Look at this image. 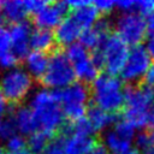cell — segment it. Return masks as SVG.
Here are the masks:
<instances>
[{"instance_id":"40","label":"cell","mask_w":154,"mask_h":154,"mask_svg":"<svg viewBox=\"0 0 154 154\" xmlns=\"http://www.w3.org/2000/svg\"><path fill=\"white\" fill-rule=\"evenodd\" d=\"M142 154H154V146H152V147L144 149V150L142 152Z\"/></svg>"},{"instance_id":"10","label":"cell","mask_w":154,"mask_h":154,"mask_svg":"<svg viewBox=\"0 0 154 154\" xmlns=\"http://www.w3.org/2000/svg\"><path fill=\"white\" fill-rule=\"evenodd\" d=\"M135 126L124 117L117 118L112 129L105 131L103 146L109 153L120 154L131 149V142L135 140Z\"/></svg>"},{"instance_id":"33","label":"cell","mask_w":154,"mask_h":154,"mask_svg":"<svg viewBox=\"0 0 154 154\" xmlns=\"http://www.w3.org/2000/svg\"><path fill=\"white\" fill-rule=\"evenodd\" d=\"M116 7L120 12H123V13L136 12V1H132V0H120V1H117Z\"/></svg>"},{"instance_id":"36","label":"cell","mask_w":154,"mask_h":154,"mask_svg":"<svg viewBox=\"0 0 154 154\" xmlns=\"http://www.w3.org/2000/svg\"><path fill=\"white\" fill-rule=\"evenodd\" d=\"M147 28H148V34L150 35V37H154V12L148 16Z\"/></svg>"},{"instance_id":"37","label":"cell","mask_w":154,"mask_h":154,"mask_svg":"<svg viewBox=\"0 0 154 154\" xmlns=\"http://www.w3.org/2000/svg\"><path fill=\"white\" fill-rule=\"evenodd\" d=\"M146 83L152 85V87H154V64L152 65L150 70L148 71V73L146 76Z\"/></svg>"},{"instance_id":"20","label":"cell","mask_w":154,"mask_h":154,"mask_svg":"<svg viewBox=\"0 0 154 154\" xmlns=\"http://www.w3.org/2000/svg\"><path fill=\"white\" fill-rule=\"evenodd\" d=\"M99 11L95 8L93 2H88L84 6L72 10L71 17L77 22V24L82 28V30H88L93 28L99 20Z\"/></svg>"},{"instance_id":"14","label":"cell","mask_w":154,"mask_h":154,"mask_svg":"<svg viewBox=\"0 0 154 154\" xmlns=\"http://www.w3.org/2000/svg\"><path fill=\"white\" fill-rule=\"evenodd\" d=\"M109 30H111L109 20L107 18H101L93 28L84 30L82 32L79 41L88 51H93V52L99 51L107 40V37L111 35Z\"/></svg>"},{"instance_id":"24","label":"cell","mask_w":154,"mask_h":154,"mask_svg":"<svg viewBox=\"0 0 154 154\" xmlns=\"http://www.w3.org/2000/svg\"><path fill=\"white\" fill-rule=\"evenodd\" d=\"M69 60L72 63V65H76L83 60H85L87 58L90 57L91 53H89V51L79 42V43H73L69 47H66V51H65Z\"/></svg>"},{"instance_id":"26","label":"cell","mask_w":154,"mask_h":154,"mask_svg":"<svg viewBox=\"0 0 154 154\" xmlns=\"http://www.w3.org/2000/svg\"><path fill=\"white\" fill-rule=\"evenodd\" d=\"M43 154H65L64 136L60 134V135H55L54 137H52Z\"/></svg>"},{"instance_id":"42","label":"cell","mask_w":154,"mask_h":154,"mask_svg":"<svg viewBox=\"0 0 154 154\" xmlns=\"http://www.w3.org/2000/svg\"><path fill=\"white\" fill-rule=\"evenodd\" d=\"M4 120H5V118H4V116H2V114H0V132H1V128H2V124H4Z\"/></svg>"},{"instance_id":"41","label":"cell","mask_w":154,"mask_h":154,"mask_svg":"<svg viewBox=\"0 0 154 154\" xmlns=\"http://www.w3.org/2000/svg\"><path fill=\"white\" fill-rule=\"evenodd\" d=\"M8 154H34V153H31L30 150L24 149V150H20V152H13V153H8Z\"/></svg>"},{"instance_id":"5","label":"cell","mask_w":154,"mask_h":154,"mask_svg":"<svg viewBox=\"0 0 154 154\" xmlns=\"http://www.w3.org/2000/svg\"><path fill=\"white\" fill-rule=\"evenodd\" d=\"M57 95L64 116L70 120V123L81 120L87 116V105L90 96V89L87 84L75 82L61 90H57Z\"/></svg>"},{"instance_id":"29","label":"cell","mask_w":154,"mask_h":154,"mask_svg":"<svg viewBox=\"0 0 154 154\" xmlns=\"http://www.w3.org/2000/svg\"><path fill=\"white\" fill-rule=\"evenodd\" d=\"M25 146H26V141H25L24 136L23 135H19V134L12 136L11 138H8L6 141V148L8 149L10 153L24 150L25 149Z\"/></svg>"},{"instance_id":"4","label":"cell","mask_w":154,"mask_h":154,"mask_svg":"<svg viewBox=\"0 0 154 154\" xmlns=\"http://www.w3.org/2000/svg\"><path fill=\"white\" fill-rule=\"evenodd\" d=\"M76 72L65 52L57 48L49 55V64L40 83L46 89L61 90L75 83Z\"/></svg>"},{"instance_id":"7","label":"cell","mask_w":154,"mask_h":154,"mask_svg":"<svg viewBox=\"0 0 154 154\" xmlns=\"http://www.w3.org/2000/svg\"><path fill=\"white\" fill-rule=\"evenodd\" d=\"M103 59V69L107 73L116 76L120 73L129 57V47L128 43L124 42L117 34H111L102 47L100 48Z\"/></svg>"},{"instance_id":"31","label":"cell","mask_w":154,"mask_h":154,"mask_svg":"<svg viewBox=\"0 0 154 154\" xmlns=\"http://www.w3.org/2000/svg\"><path fill=\"white\" fill-rule=\"evenodd\" d=\"M136 12L142 16H149L154 12V0L136 1Z\"/></svg>"},{"instance_id":"23","label":"cell","mask_w":154,"mask_h":154,"mask_svg":"<svg viewBox=\"0 0 154 154\" xmlns=\"http://www.w3.org/2000/svg\"><path fill=\"white\" fill-rule=\"evenodd\" d=\"M51 141V136L45 134L43 131H35L31 134L26 141V146L29 147V150L34 154H43L46 147L48 146Z\"/></svg>"},{"instance_id":"35","label":"cell","mask_w":154,"mask_h":154,"mask_svg":"<svg viewBox=\"0 0 154 154\" xmlns=\"http://www.w3.org/2000/svg\"><path fill=\"white\" fill-rule=\"evenodd\" d=\"M87 154H109V152H108V149H107L103 144L96 143V144L94 146V148H93L89 153H87Z\"/></svg>"},{"instance_id":"13","label":"cell","mask_w":154,"mask_h":154,"mask_svg":"<svg viewBox=\"0 0 154 154\" xmlns=\"http://www.w3.org/2000/svg\"><path fill=\"white\" fill-rule=\"evenodd\" d=\"M61 135L64 136L65 154H87L96 144L93 135L71 131L66 125L61 130Z\"/></svg>"},{"instance_id":"28","label":"cell","mask_w":154,"mask_h":154,"mask_svg":"<svg viewBox=\"0 0 154 154\" xmlns=\"http://www.w3.org/2000/svg\"><path fill=\"white\" fill-rule=\"evenodd\" d=\"M17 134H18V130L16 128V124H14V120H13L12 116L10 114L4 120V124H2V128H1V132H0V137L4 138L5 141H7L8 138H11L12 136H14Z\"/></svg>"},{"instance_id":"15","label":"cell","mask_w":154,"mask_h":154,"mask_svg":"<svg viewBox=\"0 0 154 154\" xmlns=\"http://www.w3.org/2000/svg\"><path fill=\"white\" fill-rule=\"evenodd\" d=\"M83 30L82 28L77 24V22L71 17H66L57 28H55V41L57 43H59L60 46H71L73 43H76V41L78 38H81Z\"/></svg>"},{"instance_id":"3","label":"cell","mask_w":154,"mask_h":154,"mask_svg":"<svg viewBox=\"0 0 154 154\" xmlns=\"http://www.w3.org/2000/svg\"><path fill=\"white\" fill-rule=\"evenodd\" d=\"M90 96L94 106L112 114L125 106V88L117 76L109 73L99 75L91 83Z\"/></svg>"},{"instance_id":"8","label":"cell","mask_w":154,"mask_h":154,"mask_svg":"<svg viewBox=\"0 0 154 154\" xmlns=\"http://www.w3.org/2000/svg\"><path fill=\"white\" fill-rule=\"evenodd\" d=\"M152 67V57L147 52L146 47L136 46L131 48L128 60L120 72L122 79L130 85L142 83V79L147 76Z\"/></svg>"},{"instance_id":"43","label":"cell","mask_w":154,"mask_h":154,"mask_svg":"<svg viewBox=\"0 0 154 154\" xmlns=\"http://www.w3.org/2000/svg\"><path fill=\"white\" fill-rule=\"evenodd\" d=\"M0 154H5V150H4V148H2L1 144H0Z\"/></svg>"},{"instance_id":"39","label":"cell","mask_w":154,"mask_h":154,"mask_svg":"<svg viewBox=\"0 0 154 154\" xmlns=\"http://www.w3.org/2000/svg\"><path fill=\"white\" fill-rule=\"evenodd\" d=\"M120 154H140V152L136 148H131V149H129V150H126L124 153H120Z\"/></svg>"},{"instance_id":"21","label":"cell","mask_w":154,"mask_h":154,"mask_svg":"<svg viewBox=\"0 0 154 154\" xmlns=\"http://www.w3.org/2000/svg\"><path fill=\"white\" fill-rule=\"evenodd\" d=\"M55 36L51 30L46 29H36L32 31L30 46L36 52H53L58 47H55Z\"/></svg>"},{"instance_id":"30","label":"cell","mask_w":154,"mask_h":154,"mask_svg":"<svg viewBox=\"0 0 154 154\" xmlns=\"http://www.w3.org/2000/svg\"><path fill=\"white\" fill-rule=\"evenodd\" d=\"M12 51L11 49V31L0 25V53Z\"/></svg>"},{"instance_id":"12","label":"cell","mask_w":154,"mask_h":154,"mask_svg":"<svg viewBox=\"0 0 154 154\" xmlns=\"http://www.w3.org/2000/svg\"><path fill=\"white\" fill-rule=\"evenodd\" d=\"M11 49L14 53V55L22 60L25 59L26 55L30 53L29 48L30 40H31V25L29 22H22L18 24L12 25L11 28Z\"/></svg>"},{"instance_id":"18","label":"cell","mask_w":154,"mask_h":154,"mask_svg":"<svg viewBox=\"0 0 154 154\" xmlns=\"http://www.w3.org/2000/svg\"><path fill=\"white\" fill-rule=\"evenodd\" d=\"M24 63L26 71L31 75V77L36 79H41L47 71L49 64V57H47L46 53L32 51L26 55Z\"/></svg>"},{"instance_id":"2","label":"cell","mask_w":154,"mask_h":154,"mask_svg":"<svg viewBox=\"0 0 154 154\" xmlns=\"http://www.w3.org/2000/svg\"><path fill=\"white\" fill-rule=\"evenodd\" d=\"M30 109L32 111L40 131L52 136L64 129L65 116L60 106L57 90L40 89L30 99Z\"/></svg>"},{"instance_id":"25","label":"cell","mask_w":154,"mask_h":154,"mask_svg":"<svg viewBox=\"0 0 154 154\" xmlns=\"http://www.w3.org/2000/svg\"><path fill=\"white\" fill-rule=\"evenodd\" d=\"M135 143L137 148H141L142 150L154 146V131L141 130L138 135L135 136Z\"/></svg>"},{"instance_id":"1","label":"cell","mask_w":154,"mask_h":154,"mask_svg":"<svg viewBox=\"0 0 154 154\" xmlns=\"http://www.w3.org/2000/svg\"><path fill=\"white\" fill-rule=\"evenodd\" d=\"M124 118L137 129L154 131V87L140 83L125 88Z\"/></svg>"},{"instance_id":"32","label":"cell","mask_w":154,"mask_h":154,"mask_svg":"<svg viewBox=\"0 0 154 154\" xmlns=\"http://www.w3.org/2000/svg\"><path fill=\"white\" fill-rule=\"evenodd\" d=\"M116 1L112 0H99V1H94L93 5L95 6V8L99 11V13L102 14H107L109 12L113 11V8L116 7Z\"/></svg>"},{"instance_id":"17","label":"cell","mask_w":154,"mask_h":154,"mask_svg":"<svg viewBox=\"0 0 154 154\" xmlns=\"http://www.w3.org/2000/svg\"><path fill=\"white\" fill-rule=\"evenodd\" d=\"M88 123L90 124L91 129L94 130V132H100V131H107L108 128L116 123L117 118L114 117V114L108 113L96 106H93L90 108H88L87 116H85Z\"/></svg>"},{"instance_id":"19","label":"cell","mask_w":154,"mask_h":154,"mask_svg":"<svg viewBox=\"0 0 154 154\" xmlns=\"http://www.w3.org/2000/svg\"><path fill=\"white\" fill-rule=\"evenodd\" d=\"M0 7H1V12L4 18L14 24L25 22L26 16L29 14L26 6H25V1H19V0H13V1H2L0 2Z\"/></svg>"},{"instance_id":"45","label":"cell","mask_w":154,"mask_h":154,"mask_svg":"<svg viewBox=\"0 0 154 154\" xmlns=\"http://www.w3.org/2000/svg\"><path fill=\"white\" fill-rule=\"evenodd\" d=\"M1 79H2V75L0 73V83H1Z\"/></svg>"},{"instance_id":"9","label":"cell","mask_w":154,"mask_h":154,"mask_svg":"<svg viewBox=\"0 0 154 154\" xmlns=\"http://www.w3.org/2000/svg\"><path fill=\"white\" fill-rule=\"evenodd\" d=\"M116 30L124 42L136 47L140 46L148 32L147 20L137 12L123 13L116 22Z\"/></svg>"},{"instance_id":"44","label":"cell","mask_w":154,"mask_h":154,"mask_svg":"<svg viewBox=\"0 0 154 154\" xmlns=\"http://www.w3.org/2000/svg\"><path fill=\"white\" fill-rule=\"evenodd\" d=\"M2 18H4V16H2V12H1V7H0V23H1Z\"/></svg>"},{"instance_id":"6","label":"cell","mask_w":154,"mask_h":154,"mask_svg":"<svg viewBox=\"0 0 154 154\" xmlns=\"http://www.w3.org/2000/svg\"><path fill=\"white\" fill-rule=\"evenodd\" d=\"M34 85V78L23 67H14L2 75L0 83V91L5 99L13 103L19 105L30 93Z\"/></svg>"},{"instance_id":"27","label":"cell","mask_w":154,"mask_h":154,"mask_svg":"<svg viewBox=\"0 0 154 154\" xmlns=\"http://www.w3.org/2000/svg\"><path fill=\"white\" fill-rule=\"evenodd\" d=\"M18 61H20L12 51H7L4 53H0V69L4 70H12L17 67Z\"/></svg>"},{"instance_id":"22","label":"cell","mask_w":154,"mask_h":154,"mask_svg":"<svg viewBox=\"0 0 154 154\" xmlns=\"http://www.w3.org/2000/svg\"><path fill=\"white\" fill-rule=\"evenodd\" d=\"M75 72H76V77L79 79V82L87 84V83H93L97 77H99V66L94 63L91 54L89 58H87L85 60L73 65Z\"/></svg>"},{"instance_id":"16","label":"cell","mask_w":154,"mask_h":154,"mask_svg":"<svg viewBox=\"0 0 154 154\" xmlns=\"http://www.w3.org/2000/svg\"><path fill=\"white\" fill-rule=\"evenodd\" d=\"M11 116H12L14 124H16V128L20 135H29L30 136L31 134H34L35 131L38 130L35 116H34L32 111L30 109V107L19 106V107L13 109Z\"/></svg>"},{"instance_id":"34","label":"cell","mask_w":154,"mask_h":154,"mask_svg":"<svg viewBox=\"0 0 154 154\" xmlns=\"http://www.w3.org/2000/svg\"><path fill=\"white\" fill-rule=\"evenodd\" d=\"M48 2L47 1H42V0H26L25 1V6L29 13L31 14H36L40 10H42Z\"/></svg>"},{"instance_id":"11","label":"cell","mask_w":154,"mask_h":154,"mask_svg":"<svg viewBox=\"0 0 154 154\" xmlns=\"http://www.w3.org/2000/svg\"><path fill=\"white\" fill-rule=\"evenodd\" d=\"M70 10L66 1L48 2L42 10L34 14V24L37 29L51 30L57 28L65 18V14Z\"/></svg>"},{"instance_id":"38","label":"cell","mask_w":154,"mask_h":154,"mask_svg":"<svg viewBox=\"0 0 154 154\" xmlns=\"http://www.w3.org/2000/svg\"><path fill=\"white\" fill-rule=\"evenodd\" d=\"M146 49H147V52L149 53V55L152 57V59H154V37H150V38L147 41Z\"/></svg>"}]
</instances>
